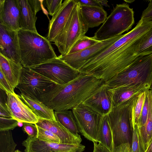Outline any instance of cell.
<instances>
[{"label":"cell","instance_id":"obj_1","mask_svg":"<svg viewBox=\"0 0 152 152\" xmlns=\"http://www.w3.org/2000/svg\"><path fill=\"white\" fill-rule=\"evenodd\" d=\"M105 83L94 76L81 73L66 84H56L41 96L40 101L56 111L72 110L83 103Z\"/></svg>","mask_w":152,"mask_h":152},{"label":"cell","instance_id":"obj_2","mask_svg":"<svg viewBox=\"0 0 152 152\" xmlns=\"http://www.w3.org/2000/svg\"><path fill=\"white\" fill-rule=\"evenodd\" d=\"M20 64L29 68L57 58L50 42L38 32L20 29L18 31Z\"/></svg>","mask_w":152,"mask_h":152},{"label":"cell","instance_id":"obj_3","mask_svg":"<svg viewBox=\"0 0 152 152\" xmlns=\"http://www.w3.org/2000/svg\"><path fill=\"white\" fill-rule=\"evenodd\" d=\"M142 37L116 50L84 73L94 76L105 82L107 81L130 65L139 56L137 51Z\"/></svg>","mask_w":152,"mask_h":152},{"label":"cell","instance_id":"obj_4","mask_svg":"<svg viewBox=\"0 0 152 152\" xmlns=\"http://www.w3.org/2000/svg\"><path fill=\"white\" fill-rule=\"evenodd\" d=\"M110 89L125 86H152V53L139 56L130 65L105 83Z\"/></svg>","mask_w":152,"mask_h":152},{"label":"cell","instance_id":"obj_5","mask_svg":"<svg viewBox=\"0 0 152 152\" xmlns=\"http://www.w3.org/2000/svg\"><path fill=\"white\" fill-rule=\"evenodd\" d=\"M134 23L133 8L127 3L116 4L93 37L100 41L111 39L128 31Z\"/></svg>","mask_w":152,"mask_h":152},{"label":"cell","instance_id":"obj_6","mask_svg":"<svg viewBox=\"0 0 152 152\" xmlns=\"http://www.w3.org/2000/svg\"><path fill=\"white\" fill-rule=\"evenodd\" d=\"M135 96L118 106L114 107L107 115L112 135L113 149L124 145L130 150L132 127L130 109Z\"/></svg>","mask_w":152,"mask_h":152},{"label":"cell","instance_id":"obj_7","mask_svg":"<svg viewBox=\"0 0 152 152\" xmlns=\"http://www.w3.org/2000/svg\"><path fill=\"white\" fill-rule=\"evenodd\" d=\"M75 0L76 4L63 29L54 42L61 56L68 54L76 42L85 36L89 28L81 18L80 4Z\"/></svg>","mask_w":152,"mask_h":152},{"label":"cell","instance_id":"obj_8","mask_svg":"<svg viewBox=\"0 0 152 152\" xmlns=\"http://www.w3.org/2000/svg\"><path fill=\"white\" fill-rule=\"evenodd\" d=\"M72 110L81 134L93 142L100 143L99 130L104 116L83 103Z\"/></svg>","mask_w":152,"mask_h":152},{"label":"cell","instance_id":"obj_9","mask_svg":"<svg viewBox=\"0 0 152 152\" xmlns=\"http://www.w3.org/2000/svg\"><path fill=\"white\" fill-rule=\"evenodd\" d=\"M29 68L60 85L70 82L81 73L58 57Z\"/></svg>","mask_w":152,"mask_h":152},{"label":"cell","instance_id":"obj_10","mask_svg":"<svg viewBox=\"0 0 152 152\" xmlns=\"http://www.w3.org/2000/svg\"><path fill=\"white\" fill-rule=\"evenodd\" d=\"M56 84L50 80L29 68L23 67L17 87L21 94L40 101L41 96Z\"/></svg>","mask_w":152,"mask_h":152},{"label":"cell","instance_id":"obj_11","mask_svg":"<svg viewBox=\"0 0 152 152\" xmlns=\"http://www.w3.org/2000/svg\"><path fill=\"white\" fill-rule=\"evenodd\" d=\"M152 27V23L140 19L135 26L124 34L119 39L97 56L87 62L79 70L84 73L96 65L111 53L127 43L135 40L143 36Z\"/></svg>","mask_w":152,"mask_h":152},{"label":"cell","instance_id":"obj_12","mask_svg":"<svg viewBox=\"0 0 152 152\" xmlns=\"http://www.w3.org/2000/svg\"><path fill=\"white\" fill-rule=\"evenodd\" d=\"M123 34L101 41L80 51L58 57L74 69L79 71L88 61L94 58L121 38Z\"/></svg>","mask_w":152,"mask_h":152},{"label":"cell","instance_id":"obj_13","mask_svg":"<svg viewBox=\"0 0 152 152\" xmlns=\"http://www.w3.org/2000/svg\"><path fill=\"white\" fill-rule=\"evenodd\" d=\"M0 54L17 64H20L18 31L0 24Z\"/></svg>","mask_w":152,"mask_h":152},{"label":"cell","instance_id":"obj_14","mask_svg":"<svg viewBox=\"0 0 152 152\" xmlns=\"http://www.w3.org/2000/svg\"><path fill=\"white\" fill-rule=\"evenodd\" d=\"M44 1L18 0L20 9V29L37 32L36 27V14L43 9Z\"/></svg>","mask_w":152,"mask_h":152},{"label":"cell","instance_id":"obj_15","mask_svg":"<svg viewBox=\"0 0 152 152\" xmlns=\"http://www.w3.org/2000/svg\"><path fill=\"white\" fill-rule=\"evenodd\" d=\"M76 2L75 0H65L50 21L47 39L54 42L63 29Z\"/></svg>","mask_w":152,"mask_h":152},{"label":"cell","instance_id":"obj_16","mask_svg":"<svg viewBox=\"0 0 152 152\" xmlns=\"http://www.w3.org/2000/svg\"><path fill=\"white\" fill-rule=\"evenodd\" d=\"M83 103L103 116L107 115L114 107L111 92L105 83Z\"/></svg>","mask_w":152,"mask_h":152},{"label":"cell","instance_id":"obj_17","mask_svg":"<svg viewBox=\"0 0 152 152\" xmlns=\"http://www.w3.org/2000/svg\"><path fill=\"white\" fill-rule=\"evenodd\" d=\"M6 94L7 104L13 118L23 123L35 124L38 122L39 118L21 100L18 95L15 93Z\"/></svg>","mask_w":152,"mask_h":152},{"label":"cell","instance_id":"obj_18","mask_svg":"<svg viewBox=\"0 0 152 152\" xmlns=\"http://www.w3.org/2000/svg\"><path fill=\"white\" fill-rule=\"evenodd\" d=\"M18 0H0V24L15 31L20 29Z\"/></svg>","mask_w":152,"mask_h":152},{"label":"cell","instance_id":"obj_19","mask_svg":"<svg viewBox=\"0 0 152 152\" xmlns=\"http://www.w3.org/2000/svg\"><path fill=\"white\" fill-rule=\"evenodd\" d=\"M35 124L52 132L59 137L61 143L79 144L82 141L79 134L70 132L56 120L39 118L38 122Z\"/></svg>","mask_w":152,"mask_h":152},{"label":"cell","instance_id":"obj_20","mask_svg":"<svg viewBox=\"0 0 152 152\" xmlns=\"http://www.w3.org/2000/svg\"><path fill=\"white\" fill-rule=\"evenodd\" d=\"M82 19L88 28L97 27L107 18V13L102 7L80 5Z\"/></svg>","mask_w":152,"mask_h":152},{"label":"cell","instance_id":"obj_21","mask_svg":"<svg viewBox=\"0 0 152 152\" xmlns=\"http://www.w3.org/2000/svg\"><path fill=\"white\" fill-rule=\"evenodd\" d=\"M148 99V113L147 122L143 126L137 127L140 152H145L152 138V91H146Z\"/></svg>","mask_w":152,"mask_h":152},{"label":"cell","instance_id":"obj_22","mask_svg":"<svg viewBox=\"0 0 152 152\" xmlns=\"http://www.w3.org/2000/svg\"><path fill=\"white\" fill-rule=\"evenodd\" d=\"M23 66L0 54V70L2 72L13 88L18 86Z\"/></svg>","mask_w":152,"mask_h":152},{"label":"cell","instance_id":"obj_23","mask_svg":"<svg viewBox=\"0 0 152 152\" xmlns=\"http://www.w3.org/2000/svg\"><path fill=\"white\" fill-rule=\"evenodd\" d=\"M149 89L142 86H125L110 89L114 106H118L130 100L139 93Z\"/></svg>","mask_w":152,"mask_h":152},{"label":"cell","instance_id":"obj_24","mask_svg":"<svg viewBox=\"0 0 152 152\" xmlns=\"http://www.w3.org/2000/svg\"><path fill=\"white\" fill-rule=\"evenodd\" d=\"M18 96L39 118L56 120L54 110L41 101L21 93Z\"/></svg>","mask_w":152,"mask_h":152},{"label":"cell","instance_id":"obj_25","mask_svg":"<svg viewBox=\"0 0 152 152\" xmlns=\"http://www.w3.org/2000/svg\"><path fill=\"white\" fill-rule=\"evenodd\" d=\"M56 119L70 132L75 134L79 130L72 110L54 112Z\"/></svg>","mask_w":152,"mask_h":152},{"label":"cell","instance_id":"obj_26","mask_svg":"<svg viewBox=\"0 0 152 152\" xmlns=\"http://www.w3.org/2000/svg\"><path fill=\"white\" fill-rule=\"evenodd\" d=\"M146 91L141 92L137 94L131 103L130 111L132 128L138 126L145 99Z\"/></svg>","mask_w":152,"mask_h":152},{"label":"cell","instance_id":"obj_27","mask_svg":"<svg viewBox=\"0 0 152 152\" xmlns=\"http://www.w3.org/2000/svg\"><path fill=\"white\" fill-rule=\"evenodd\" d=\"M100 143L111 152H113V137L107 115L104 116L99 130Z\"/></svg>","mask_w":152,"mask_h":152},{"label":"cell","instance_id":"obj_28","mask_svg":"<svg viewBox=\"0 0 152 152\" xmlns=\"http://www.w3.org/2000/svg\"><path fill=\"white\" fill-rule=\"evenodd\" d=\"M17 145L11 131L0 132V152H15Z\"/></svg>","mask_w":152,"mask_h":152},{"label":"cell","instance_id":"obj_29","mask_svg":"<svg viewBox=\"0 0 152 152\" xmlns=\"http://www.w3.org/2000/svg\"><path fill=\"white\" fill-rule=\"evenodd\" d=\"M100 42L96 39L93 37H88L85 36L80 38L76 42L68 54L79 52L91 47Z\"/></svg>","mask_w":152,"mask_h":152},{"label":"cell","instance_id":"obj_30","mask_svg":"<svg viewBox=\"0 0 152 152\" xmlns=\"http://www.w3.org/2000/svg\"><path fill=\"white\" fill-rule=\"evenodd\" d=\"M152 53V27L141 38L137 51L138 56Z\"/></svg>","mask_w":152,"mask_h":152},{"label":"cell","instance_id":"obj_31","mask_svg":"<svg viewBox=\"0 0 152 152\" xmlns=\"http://www.w3.org/2000/svg\"><path fill=\"white\" fill-rule=\"evenodd\" d=\"M36 126L37 129V134L36 137L38 139L47 142L61 143L59 137L52 132Z\"/></svg>","mask_w":152,"mask_h":152},{"label":"cell","instance_id":"obj_32","mask_svg":"<svg viewBox=\"0 0 152 152\" xmlns=\"http://www.w3.org/2000/svg\"><path fill=\"white\" fill-rule=\"evenodd\" d=\"M18 121L12 118L0 117V132L10 131L18 126Z\"/></svg>","mask_w":152,"mask_h":152},{"label":"cell","instance_id":"obj_33","mask_svg":"<svg viewBox=\"0 0 152 152\" xmlns=\"http://www.w3.org/2000/svg\"><path fill=\"white\" fill-rule=\"evenodd\" d=\"M62 0H45V3L49 14L52 16L58 10L62 4Z\"/></svg>","mask_w":152,"mask_h":152},{"label":"cell","instance_id":"obj_34","mask_svg":"<svg viewBox=\"0 0 152 152\" xmlns=\"http://www.w3.org/2000/svg\"><path fill=\"white\" fill-rule=\"evenodd\" d=\"M129 152H140L137 126L132 128V138Z\"/></svg>","mask_w":152,"mask_h":152},{"label":"cell","instance_id":"obj_35","mask_svg":"<svg viewBox=\"0 0 152 152\" xmlns=\"http://www.w3.org/2000/svg\"><path fill=\"white\" fill-rule=\"evenodd\" d=\"M148 113V99L146 91L145 99L139 119L137 127L144 126L147 120Z\"/></svg>","mask_w":152,"mask_h":152},{"label":"cell","instance_id":"obj_36","mask_svg":"<svg viewBox=\"0 0 152 152\" xmlns=\"http://www.w3.org/2000/svg\"><path fill=\"white\" fill-rule=\"evenodd\" d=\"M0 89L6 93L15 94L14 89L6 77L4 75L0 70Z\"/></svg>","mask_w":152,"mask_h":152},{"label":"cell","instance_id":"obj_37","mask_svg":"<svg viewBox=\"0 0 152 152\" xmlns=\"http://www.w3.org/2000/svg\"><path fill=\"white\" fill-rule=\"evenodd\" d=\"M23 132L26 133L28 136L30 137H36L37 134V129L36 126L34 124L23 123L22 126Z\"/></svg>","mask_w":152,"mask_h":152},{"label":"cell","instance_id":"obj_38","mask_svg":"<svg viewBox=\"0 0 152 152\" xmlns=\"http://www.w3.org/2000/svg\"><path fill=\"white\" fill-rule=\"evenodd\" d=\"M148 1L147 7L142 11L140 19L152 23V0Z\"/></svg>","mask_w":152,"mask_h":152},{"label":"cell","instance_id":"obj_39","mask_svg":"<svg viewBox=\"0 0 152 152\" xmlns=\"http://www.w3.org/2000/svg\"><path fill=\"white\" fill-rule=\"evenodd\" d=\"M0 117L12 118V114L7 105V102H0Z\"/></svg>","mask_w":152,"mask_h":152},{"label":"cell","instance_id":"obj_40","mask_svg":"<svg viewBox=\"0 0 152 152\" xmlns=\"http://www.w3.org/2000/svg\"><path fill=\"white\" fill-rule=\"evenodd\" d=\"M80 5L102 7L97 0H75Z\"/></svg>","mask_w":152,"mask_h":152},{"label":"cell","instance_id":"obj_41","mask_svg":"<svg viewBox=\"0 0 152 152\" xmlns=\"http://www.w3.org/2000/svg\"><path fill=\"white\" fill-rule=\"evenodd\" d=\"M94 148L93 152H111L101 143L93 142Z\"/></svg>","mask_w":152,"mask_h":152},{"label":"cell","instance_id":"obj_42","mask_svg":"<svg viewBox=\"0 0 152 152\" xmlns=\"http://www.w3.org/2000/svg\"><path fill=\"white\" fill-rule=\"evenodd\" d=\"M113 152H128L125 147L120 146L113 149Z\"/></svg>","mask_w":152,"mask_h":152},{"label":"cell","instance_id":"obj_43","mask_svg":"<svg viewBox=\"0 0 152 152\" xmlns=\"http://www.w3.org/2000/svg\"><path fill=\"white\" fill-rule=\"evenodd\" d=\"M101 6L110 7V6L108 4V1L107 0H97Z\"/></svg>","mask_w":152,"mask_h":152},{"label":"cell","instance_id":"obj_44","mask_svg":"<svg viewBox=\"0 0 152 152\" xmlns=\"http://www.w3.org/2000/svg\"><path fill=\"white\" fill-rule=\"evenodd\" d=\"M145 152H152V138L150 141L147 148Z\"/></svg>","mask_w":152,"mask_h":152},{"label":"cell","instance_id":"obj_45","mask_svg":"<svg viewBox=\"0 0 152 152\" xmlns=\"http://www.w3.org/2000/svg\"><path fill=\"white\" fill-rule=\"evenodd\" d=\"M124 1L126 3H131L133 2L134 1L132 0H124Z\"/></svg>","mask_w":152,"mask_h":152},{"label":"cell","instance_id":"obj_46","mask_svg":"<svg viewBox=\"0 0 152 152\" xmlns=\"http://www.w3.org/2000/svg\"><path fill=\"white\" fill-rule=\"evenodd\" d=\"M23 122H18V126L19 127H21V126H23Z\"/></svg>","mask_w":152,"mask_h":152},{"label":"cell","instance_id":"obj_47","mask_svg":"<svg viewBox=\"0 0 152 152\" xmlns=\"http://www.w3.org/2000/svg\"><path fill=\"white\" fill-rule=\"evenodd\" d=\"M15 152H22L19 150H16Z\"/></svg>","mask_w":152,"mask_h":152},{"label":"cell","instance_id":"obj_48","mask_svg":"<svg viewBox=\"0 0 152 152\" xmlns=\"http://www.w3.org/2000/svg\"><path fill=\"white\" fill-rule=\"evenodd\" d=\"M151 89L152 90V87H151Z\"/></svg>","mask_w":152,"mask_h":152},{"label":"cell","instance_id":"obj_49","mask_svg":"<svg viewBox=\"0 0 152 152\" xmlns=\"http://www.w3.org/2000/svg\"></svg>","mask_w":152,"mask_h":152}]
</instances>
